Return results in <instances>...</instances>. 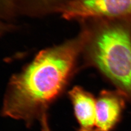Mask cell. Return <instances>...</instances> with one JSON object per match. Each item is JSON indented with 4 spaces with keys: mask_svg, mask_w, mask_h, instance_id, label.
I'll use <instances>...</instances> for the list:
<instances>
[{
    "mask_svg": "<svg viewBox=\"0 0 131 131\" xmlns=\"http://www.w3.org/2000/svg\"><path fill=\"white\" fill-rule=\"evenodd\" d=\"M85 29L73 39L40 52L10 81L2 113L30 125L46 113L64 89L87 40Z\"/></svg>",
    "mask_w": 131,
    "mask_h": 131,
    "instance_id": "cell-1",
    "label": "cell"
},
{
    "mask_svg": "<svg viewBox=\"0 0 131 131\" xmlns=\"http://www.w3.org/2000/svg\"><path fill=\"white\" fill-rule=\"evenodd\" d=\"M95 20L84 47L90 61L131 97V19Z\"/></svg>",
    "mask_w": 131,
    "mask_h": 131,
    "instance_id": "cell-2",
    "label": "cell"
},
{
    "mask_svg": "<svg viewBox=\"0 0 131 131\" xmlns=\"http://www.w3.org/2000/svg\"><path fill=\"white\" fill-rule=\"evenodd\" d=\"M60 13L70 20L131 19V0H72Z\"/></svg>",
    "mask_w": 131,
    "mask_h": 131,
    "instance_id": "cell-3",
    "label": "cell"
},
{
    "mask_svg": "<svg viewBox=\"0 0 131 131\" xmlns=\"http://www.w3.org/2000/svg\"><path fill=\"white\" fill-rule=\"evenodd\" d=\"M124 101L118 94L103 91L96 103L95 125L102 131L110 130L117 122L124 107Z\"/></svg>",
    "mask_w": 131,
    "mask_h": 131,
    "instance_id": "cell-4",
    "label": "cell"
},
{
    "mask_svg": "<svg viewBox=\"0 0 131 131\" xmlns=\"http://www.w3.org/2000/svg\"><path fill=\"white\" fill-rule=\"evenodd\" d=\"M69 95L80 124L84 129L92 128L95 125L96 101L90 94L80 87H74Z\"/></svg>",
    "mask_w": 131,
    "mask_h": 131,
    "instance_id": "cell-5",
    "label": "cell"
},
{
    "mask_svg": "<svg viewBox=\"0 0 131 131\" xmlns=\"http://www.w3.org/2000/svg\"><path fill=\"white\" fill-rule=\"evenodd\" d=\"M41 122L42 123V131H50L47 122V114L43 116L41 118Z\"/></svg>",
    "mask_w": 131,
    "mask_h": 131,
    "instance_id": "cell-6",
    "label": "cell"
},
{
    "mask_svg": "<svg viewBox=\"0 0 131 131\" xmlns=\"http://www.w3.org/2000/svg\"><path fill=\"white\" fill-rule=\"evenodd\" d=\"M10 25H7L0 22V36L10 29Z\"/></svg>",
    "mask_w": 131,
    "mask_h": 131,
    "instance_id": "cell-7",
    "label": "cell"
},
{
    "mask_svg": "<svg viewBox=\"0 0 131 131\" xmlns=\"http://www.w3.org/2000/svg\"><path fill=\"white\" fill-rule=\"evenodd\" d=\"M101 131V130H99L98 131H92V130H89V129H84V130H82V131Z\"/></svg>",
    "mask_w": 131,
    "mask_h": 131,
    "instance_id": "cell-8",
    "label": "cell"
}]
</instances>
